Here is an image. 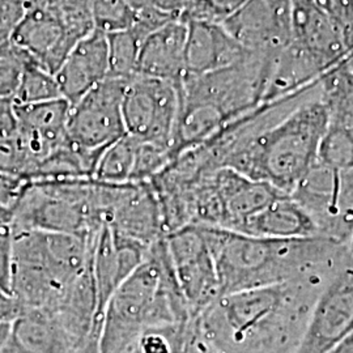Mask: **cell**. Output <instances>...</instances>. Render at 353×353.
I'll return each instance as SVG.
<instances>
[{"label":"cell","instance_id":"obj_1","mask_svg":"<svg viewBox=\"0 0 353 353\" xmlns=\"http://www.w3.org/2000/svg\"><path fill=\"white\" fill-rule=\"evenodd\" d=\"M336 267L223 294L192 321V327L221 353H296L316 299Z\"/></svg>","mask_w":353,"mask_h":353},{"label":"cell","instance_id":"obj_2","mask_svg":"<svg viewBox=\"0 0 353 353\" xmlns=\"http://www.w3.org/2000/svg\"><path fill=\"white\" fill-rule=\"evenodd\" d=\"M214 258L220 296L334 270L347 243L325 237L267 239L198 225Z\"/></svg>","mask_w":353,"mask_h":353},{"label":"cell","instance_id":"obj_3","mask_svg":"<svg viewBox=\"0 0 353 353\" xmlns=\"http://www.w3.org/2000/svg\"><path fill=\"white\" fill-rule=\"evenodd\" d=\"M191 322L163 239L152 245L139 268L110 297L102 314L100 353H128L150 327Z\"/></svg>","mask_w":353,"mask_h":353},{"label":"cell","instance_id":"obj_4","mask_svg":"<svg viewBox=\"0 0 353 353\" xmlns=\"http://www.w3.org/2000/svg\"><path fill=\"white\" fill-rule=\"evenodd\" d=\"M179 84L150 76L131 77L122 102L126 134L172 150L181 109Z\"/></svg>","mask_w":353,"mask_h":353},{"label":"cell","instance_id":"obj_5","mask_svg":"<svg viewBox=\"0 0 353 353\" xmlns=\"http://www.w3.org/2000/svg\"><path fill=\"white\" fill-rule=\"evenodd\" d=\"M312 216L322 237L350 243L353 233V170L316 164L290 194Z\"/></svg>","mask_w":353,"mask_h":353},{"label":"cell","instance_id":"obj_6","mask_svg":"<svg viewBox=\"0 0 353 353\" xmlns=\"http://www.w3.org/2000/svg\"><path fill=\"white\" fill-rule=\"evenodd\" d=\"M127 81L109 76L71 105L67 140L72 147L101 154L112 143L126 134L122 102Z\"/></svg>","mask_w":353,"mask_h":353},{"label":"cell","instance_id":"obj_7","mask_svg":"<svg viewBox=\"0 0 353 353\" xmlns=\"http://www.w3.org/2000/svg\"><path fill=\"white\" fill-rule=\"evenodd\" d=\"M353 331V256L343 258L316 299L296 353H328Z\"/></svg>","mask_w":353,"mask_h":353},{"label":"cell","instance_id":"obj_8","mask_svg":"<svg viewBox=\"0 0 353 353\" xmlns=\"http://www.w3.org/2000/svg\"><path fill=\"white\" fill-rule=\"evenodd\" d=\"M165 239L176 281L194 321L220 297L212 254L198 225L182 228Z\"/></svg>","mask_w":353,"mask_h":353},{"label":"cell","instance_id":"obj_9","mask_svg":"<svg viewBox=\"0 0 353 353\" xmlns=\"http://www.w3.org/2000/svg\"><path fill=\"white\" fill-rule=\"evenodd\" d=\"M80 39L58 13L29 6L11 42L30 62L55 75Z\"/></svg>","mask_w":353,"mask_h":353},{"label":"cell","instance_id":"obj_10","mask_svg":"<svg viewBox=\"0 0 353 353\" xmlns=\"http://www.w3.org/2000/svg\"><path fill=\"white\" fill-rule=\"evenodd\" d=\"M223 26L245 49L278 55L290 43V0H249Z\"/></svg>","mask_w":353,"mask_h":353},{"label":"cell","instance_id":"obj_11","mask_svg":"<svg viewBox=\"0 0 353 353\" xmlns=\"http://www.w3.org/2000/svg\"><path fill=\"white\" fill-rule=\"evenodd\" d=\"M290 45L313 58L326 72L345 54L341 26L314 0H290Z\"/></svg>","mask_w":353,"mask_h":353},{"label":"cell","instance_id":"obj_12","mask_svg":"<svg viewBox=\"0 0 353 353\" xmlns=\"http://www.w3.org/2000/svg\"><path fill=\"white\" fill-rule=\"evenodd\" d=\"M108 227L150 248L166 237L160 204L150 182L127 183L114 205Z\"/></svg>","mask_w":353,"mask_h":353},{"label":"cell","instance_id":"obj_13","mask_svg":"<svg viewBox=\"0 0 353 353\" xmlns=\"http://www.w3.org/2000/svg\"><path fill=\"white\" fill-rule=\"evenodd\" d=\"M186 24L185 76L205 75L224 70L252 52L245 49L223 24L208 21H186Z\"/></svg>","mask_w":353,"mask_h":353},{"label":"cell","instance_id":"obj_14","mask_svg":"<svg viewBox=\"0 0 353 353\" xmlns=\"http://www.w3.org/2000/svg\"><path fill=\"white\" fill-rule=\"evenodd\" d=\"M109 75L108 37L99 30H93L70 51L55 79L62 97L72 105Z\"/></svg>","mask_w":353,"mask_h":353},{"label":"cell","instance_id":"obj_15","mask_svg":"<svg viewBox=\"0 0 353 353\" xmlns=\"http://www.w3.org/2000/svg\"><path fill=\"white\" fill-rule=\"evenodd\" d=\"M70 108V102L64 99L33 105H16V134L37 160L38 169L48 157L67 143Z\"/></svg>","mask_w":353,"mask_h":353},{"label":"cell","instance_id":"obj_16","mask_svg":"<svg viewBox=\"0 0 353 353\" xmlns=\"http://www.w3.org/2000/svg\"><path fill=\"white\" fill-rule=\"evenodd\" d=\"M212 182L223 210V229L237 232L243 221L262 211L285 192L228 168L212 173Z\"/></svg>","mask_w":353,"mask_h":353},{"label":"cell","instance_id":"obj_17","mask_svg":"<svg viewBox=\"0 0 353 353\" xmlns=\"http://www.w3.org/2000/svg\"><path fill=\"white\" fill-rule=\"evenodd\" d=\"M90 341L75 339L50 312L26 310L13 321L0 353H79Z\"/></svg>","mask_w":353,"mask_h":353},{"label":"cell","instance_id":"obj_18","mask_svg":"<svg viewBox=\"0 0 353 353\" xmlns=\"http://www.w3.org/2000/svg\"><path fill=\"white\" fill-rule=\"evenodd\" d=\"M188 24L174 19L154 30L140 48L137 75L181 83L185 76Z\"/></svg>","mask_w":353,"mask_h":353},{"label":"cell","instance_id":"obj_19","mask_svg":"<svg viewBox=\"0 0 353 353\" xmlns=\"http://www.w3.org/2000/svg\"><path fill=\"white\" fill-rule=\"evenodd\" d=\"M237 232L267 239L322 237L312 216L290 194L281 195L262 211L250 216Z\"/></svg>","mask_w":353,"mask_h":353},{"label":"cell","instance_id":"obj_20","mask_svg":"<svg viewBox=\"0 0 353 353\" xmlns=\"http://www.w3.org/2000/svg\"><path fill=\"white\" fill-rule=\"evenodd\" d=\"M90 265L100 312L103 314V310L114 292L127 279L122 268L118 248L114 241L113 232L106 225L101 228L93 241Z\"/></svg>","mask_w":353,"mask_h":353},{"label":"cell","instance_id":"obj_21","mask_svg":"<svg viewBox=\"0 0 353 353\" xmlns=\"http://www.w3.org/2000/svg\"><path fill=\"white\" fill-rule=\"evenodd\" d=\"M322 96L327 108L330 123L353 126V75L332 67L319 81Z\"/></svg>","mask_w":353,"mask_h":353},{"label":"cell","instance_id":"obj_22","mask_svg":"<svg viewBox=\"0 0 353 353\" xmlns=\"http://www.w3.org/2000/svg\"><path fill=\"white\" fill-rule=\"evenodd\" d=\"M139 140L125 134L102 152L93 178L108 183L131 182Z\"/></svg>","mask_w":353,"mask_h":353},{"label":"cell","instance_id":"obj_23","mask_svg":"<svg viewBox=\"0 0 353 353\" xmlns=\"http://www.w3.org/2000/svg\"><path fill=\"white\" fill-rule=\"evenodd\" d=\"M63 99L55 75L28 61L14 93L16 105H33Z\"/></svg>","mask_w":353,"mask_h":353},{"label":"cell","instance_id":"obj_24","mask_svg":"<svg viewBox=\"0 0 353 353\" xmlns=\"http://www.w3.org/2000/svg\"><path fill=\"white\" fill-rule=\"evenodd\" d=\"M318 163L339 172L353 170V126L328 122L319 143Z\"/></svg>","mask_w":353,"mask_h":353},{"label":"cell","instance_id":"obj_25","mask_svg":"<svg viewBox=\"0 0 353 353\" xmlns=\"http://www.w3.org/2000/svg\"><path fill=\"white\" fill-rule=\"evenodd\" d=\"M110 77L130 80L137 75L138 59L143 39L132 30L108 34Z\"/></svg>","mask_w":353,"mask_h":353},{"label":"cell","instance_id":"obj_26","mask_svg":"<svg viewBox=\"0 0 353 353\" xmlns=\"http://www.w3.org/2000/svg\"><path fill=\"white\" fill-rule=\"evenodd\" d=\"M90 16L93 29L108 36L131 29L137 10L130 0H93Z\"/></svg>","mask_w":353,"mask_h":353},{"label":"cell","instance_id":"obj_27","mask_svg":"<svg viewBox=\"0 0 353 353\" xmlns=\"http://www.w3.org/2000/svg\"><path fill=\"white\" fill-rule=\"evenodd\" d=\"M38 172L37 160L14 134L0 139V174L33 181Z\"/></svg>","mask_w":353,"mask_h":353},{"label":"cell","instance_id":"obj_28","mask_svg":"<svg viewBox=\"0 0 353 353\" xmlns=\"http://www.w3.org/2000/svg\"><path fill=\"white\" fill-rule=\"evenodd\" d=\"M26 7L38 6L58 13L80 38L93 32L90 7L93 0H23Z\"/></svg>","mask_w":353,"mask_h":353},{"label":"cell","instance_id":"obj_29","mask_svg":"<svg viewBox=\"0 0 353 353\" xmlns=\"http://www.w3.org/2000/svg\"><path fill=\"white\" fill-rule=\"evenodd\" d=\"M249 0H185L181 19L183 21H208L225 24L240 12Z\"/></svg>","mask_w":353,"mask_h":353},{"label":"cell","instance_id":"obj_30","mask_svg":"<svg viewBox=\"0 0 353 353\" xmlns=\"http://www.w3.org/2000/svg\"><path fill=\"white\" fill-rule=\"evenodd\" d=\"M28 61L11 41L0 46V100L14 97Z\"/></svg>","mask_w":353,"mask_h":353},{"label":"cell","instance_id":"obj_31","mask_svg":"<svg viewBox=\"0 0 353 353\" xmlns=\"http://www.w3.org/2000/svg\"><path fill=\"white\" fill-rule=\"evenodd\" d=\"M183 341L173 330L154 327L147 330L128 353H182Z\"/></svg>","mask_w":353,"mask_h":353},{"label":"cell","instance_id":"obj_32","mask_svg":"<svg viewBox=\"0 0 353 353\" xmlns=\"http://www.w3.org/2000/svg\"><path fill=\"white\" fill-rule=\"evenodd\" d=\"M13 230L10 223L0 221V288L12 294Z\"/></svg>","mask_w":353,"mask_h":353},{"label":"cell","instance_id":"obj_33","mask_svg":"<svg viewBox=\"0 0 353 353\" xmlns=\"http://www.w3.org/2000/svg\"><path fill=\"white\" fill-rule=\"evenodd\" d=\"M341 26L347 45L353 41V0H314Z\"/></svg>","mask_w":353,"mask_h":353},{"label":"cell","instance_id":"obj_34","mask_svg":"<svg viewBox=\"0 0 353 353\" xmlns=\"http://www.w3.org/2000/svg\"><path fill=\"white\" fill-rule=\"evenodd\" d=\"M26 11L23 0H0V46L12 39Z\"/></svg>","mask_w":353,"mask_h":353},{"label":"cell","instance_id":"obj_35","mask_svg":"<svg viewBox=\"0 0 353 353\" xmlns=\"http://www.w3.org/2000/svg\"><path fill=\"white\" fill-rule=\"evenodd\" d=\"M17 132V114L13 99L0 100V139L13 137Z\"/></svg>","mask_w":353,"mask_h":353},{"label":"cell","instance_id":"obj_36","mask_svg":"<svg viewBox=\"0 0 353 353\" xmlns=\"http://www.w3.org/2000/svg\"><path fill=\"white\" fill-rule=\"evenodd\" d=\"M135 10L152 8L160 12L181 17L185 0H130Z\"/></svg>","mask_w":353,"mask_h":353},{"label":"cell","instance_id":"obj_37","mask_svg":"<svg viewBox=\"0 0 353 353\" xmlns=\"http://www.w3.org/2000/svg\"><path fill=\"white\" fill-rule=\"evenodd\" d=\"M21 314V307L11 293L0 288V322L12 323Z\"/></svg>","mask_w":353,"mask_h":353},{"label":"cell","instance_id":"obj_38","mask_svg":"<svg viewBox=\"0 0 353 353\" xmlns=\"http://www.w3.org/2000/svg\"><path fill=\"white\" fill-rule=\"evenodd\" d=\"M182 353H221L214 348L211 344L203 339L202 336L192 327V322L190 325L189 334L183 345Z\"/></svg>","mask_w":353,"mask_h":353},{"label":"cell","instance_id":"obj_39","mask_svg":"<svg viewBox=\"0 0 353 353\" xmlns=\"http://www.w3.org/2000/svg\"><path fill=\"white\" fill-rule=\"evenodd\" d=\"M328 353H353V331Z\"/></svg>","mask_w":353,"mask_h":353},{"label":"cell","instance_id":"obj_40","mask_svg":"<svg viewBox=\"0 0 353 353\" xmlns=\"http://www.w3.org/2000/svg\"><path fill=\"white\" fill-rule=\"evenodd\" d=\"M11 326H12V323L0 322V351L3 350V347L6 345V343L8 341V336H10V332H11Z\"/></svg>","mask_w":353,"mask_h":353},{"label":"cell","instance_id":"obj_41","mask_svg":"<svg viewBox=\"0 0 353 353\" xmlns=\"http://www.w3.org/2000/svg\"><path fill=\"white\" fill-rule=\"evenodd\" d=\"M99 341L100 339H96V341H90L89 344H87L81 351L79 353H100V347H99Z\"/></svg>","mask_w":353,"mask_h":353}]
</instances>
